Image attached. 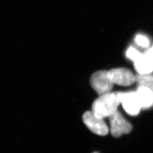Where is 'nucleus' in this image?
Masks as SVG:
<instances>
[{"instance_id": "1", "label": "nucleus", "mask_w": 153, "mask_h": 153, "mask_svg": "<svg viewBox=\"0 0 153 153\" xmlns=\"http://www.w3.org/2000/svg\"><path fill=\"white\" fill-rule=\"evenodd\" d=\"M121 103L120 93L110 92L100 96L92 106V112L96 116L104 119L109 117L117 111Z\"/></svg>"}, {"instance_id": "2", "label": "nucleus", "mask_w": 153, "mask_h": 153, "mask_svg": "<svg viewBox=\"0 0 153 153\" xmlns=\"http://www.w3.org/2000/svg\"><path fill=\"white\" fill-rule=\"evenodd\" d=\"M90 83L92 88L100 96L111 92L114 84L109 79L107 71H98L91 77Z\"/></svg>"}, {"instance_id": "3", "label": "nucleus", "mask_w": 153, "mask_h": 153, "mask_svg": "<svg viewBox=\"0 0 153 153\" xmlns=\"http://www.w3.org/2000/svg\"><path fill=\"white\" fill-rule=\"evenodd\" d=\"M82 119L85 126L94 133L101 136L108 134V128L103 119L96 116L92 111L85 112Z\"/></svg>"}, {"instance_id": "4", "label": "nucleus", "mask_w": 153, "mask_h": 153, "mask_svg": "<svg viewBox=\"0 0 153 153\" xmlns=\"http://www.w3.org/2000/svg\"><path fill=\"white\" fill-rule=\"evenodd\" d=\"M107 72L109 79L114 84L129 86L136 82V76L126 68H114Z\"/></svg>"}, {"instance_id": "5", "label": "nucleus", "mask_w": 153, "mask_h": 153, "mask_svg": "<svg viewBox=\"0 0 153 153\" xmlns=\"http://www.w3.org/2000/svg\"><path fill=\"white\" fill-rule=\"evenodd\" d=\"M109 120L111 131L114 137H119L123 134H127L131 131V125L118 111L109 117Z\"/></svg>"}, {"instance_id": "6", "label": "nucleus", "mask_w": 153, "mask_h": 153, "mask_svg": "<svg viewBox=\"0 0 153 153\" xmlns=\"http://www.w3.org/2000/svg\"><path fill=\"white\" fill-rule=\"evenodd\" d=\"M121 103L125 111L131 116H137L142 108L135 91L120 93Z\"/></svg>"}, {"instance_id": "7", "label": "nucleus", "mask_w": 153, "mask_h": 153, "mask_svg": "<svg viewBox=\"0 0 153 153\" xmlns=\"http://www.w3.org/2000/svg\"><path fill=\"white\" fill-rule=\"evenodd\" d=\"M134 66L139 75L151 74L153 71V58L146 52L140 58L134 62Z\"/></svg>"}, {"instance_id": "8", "label": "nucleus", "mask_w": 153, "mask_h": 153, "mask_svg": "<svg viewBox=\"0 0 153 153\" xmlns=\"http://www.w3.org/2000/svg\"><path fill=\"white\" fill-rule=\"evenodd\" d=\"M142 108H149L153 105V92L146 87L138 86L136 91Z\"/></svg>"}, {"instance_id": "9", "label": "nucleus", "mask_w": 153, "mask_h": 153, "mask_svg": "<svg viewBox=\"0 0 153 153\" xmlns=\"http://www.w3.org/2000/svg\"><path fill=\"white\" fill-rule=\"evenodd\" d=\"M136 82L138 86H143L150 89L153 92V75L151 74L136 76Z\"/></svg>"}, {"instance_id": "10", "label": "nucleus", "mask_w": 153, "mask_h": 153, "mask_svg": "<svg viewBox=\"0 0 153 153\" xmlns=\"http://www.w3.org/2000/svg\"><path fill=\"white\" fill-rule=\"evenodd\" d=\"M143 54L140 52L138 50H137L135 48L133 47H130L128 48V49L126 51V56L128 59L133 61V62L136 61L142 56Z\"/></svg>"}, {"instance_id": "11", "label": "nucleus", "mask_w": 153, "mask_h": 153, "mask_svg": "<svg viewBox=\"0 0 153 153\" xmlns=\"http://www.w3.org/2000/svg\"><path fill=\"white\" fill-rule=\"evenodd\" d=\"M135 42L136 44L138 46L147 48L150 45V41L147 36L143 35H137L135 38Z\"/></svg>"}, {"instance_id": "12", "label": "nucleus", "mask_w": 153, "mask_h": 153, "mask_svg": "<svg viewBox=\"0 0 153 153\" xmlns=\"http://www.w3.org/2000/svg\"><path fill=\"white\" fill-rule=\"evenodd\" d=\"M146 53L147 54H148L149 55H150L152 58H153V46L151 48V49H149V50H148L147 52H146Z\"/></svg>"}, {"instance_id": "13", "label": "nucleus", "mask_w": 153, "mask_h": 153, "mask_svg": "<svg viewBox=\"0 0 153 153\" xmlns=\"http://www.w3.org/2000/svg\"><path fill=\"white\" fill-rule=\"evenodd\" d=\"M94 153H98V152H94Z\"/></svg>"}]
</instances>
